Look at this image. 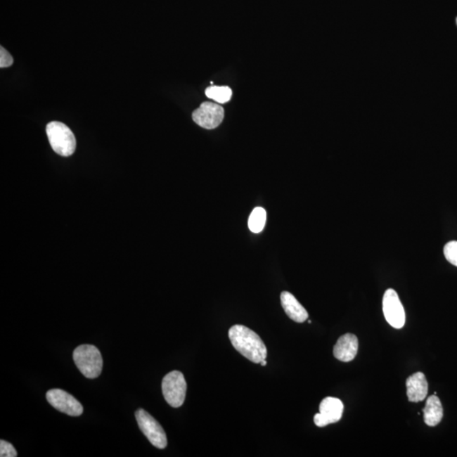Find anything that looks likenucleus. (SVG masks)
<instances>
[{
	"instance_id": "1",
	"label": "nucleus",
	"mask_w": 457,
	"mask_h": 457,
	"mask_svg": "<svg viewBox=\"0 0 457 457\" xmlns=\"http://www.w3.org/2000/svg\"><path fill=\"white\" fill-rule=\"evenodd\" d=\"M232 346L240 354L255 363H261L267 357L268 351L260 336L249 328L236 325L228 330Z\"/></svg>"
},
{
	"instance_id": "2",
	"label": "nucleus",
	"mask_w": 457,
	"mask_h": 457,
	"mask_svg": "<svg viewBox=\"0 0 457 457\" xmlns=\"http://www.w3.org/2000/svg\"><path fill=\"white\" fill-rule=\"evenodd\" d=\"M77 368L87 379H96L101 375L103 357L101 352L93 345H81L73 352Z\"/></svg>"
},
{
	"instance_id": "3",
	"label": "nucleus",
	"mask_w": 457,
	"mask_h": 457,
	"mask_svg": "<svg viewBox=\"0 0 457 457\" xmlns=\"http://www.w3.org/2000/svg\"><path fill=\"white\" fill-rule=\"evenodd\" d=\"M49 142L57 155L63 157L72 155L77 148L76 137L66 124L52 122L46 127Z\"/></svg>"
},
{
	"instance_id": "4",
	"label": "nucleus",
	"mask_w": 457,
	"mask_h": 457,
	"mask_svg": "<svg viewBox=\"0 0 457 457\" xmlns=\"http://www.w3.org/2000/svg\"><path fill=\"white\" fill-rule=\"evenodd\" d=\"M188 385L180 371H172L165 375L162 381V392L169 406L177 408L185 401Z\"/></svg>"
},
{
	"instance_id": "5",
	"label": "nucleus",
	"mask_w": 457,
	"mask_h": 457,
	"mask_svg": "<svg viewBox=\"0 0 457 457\" xmlns=\"http://www.w3.org/2000/svg\"><path fill=\"white\" fill-rule=\"evenodd\" d=\"M135 416L141 431L146 436L153 446L159 449H165L167 446V436H166L163 427L155 418H153L148 411L143 409L137 410Z\"/></svg>"
},
{
	"instance_id": "6",
	"label": "nucleus",
	"mask_w": 457,
	"mask_h": 457,
	"mask_svg": "<svg viewBox=\"0 0 457 457\" xmlns=\"http://www.w3.org/2000/svg\"><path fill=\"white\" fill-rule=\"evenodd\" d=\"M46 398L49 404L61 413L72 417H79L83 413V406L72 394L60 389L49 390Z\"/></svg>"
},
{
	"instance_id": "7",
	"label": "nucleus",
	"mask_w": 457,
	"mask_h": 457,
	"mask_svg": "<svg viewBox=\"0 0 457 457\" xmlns=\"http://www.w3.org/2000/svg\"><path fill=\"white\" fill-rule=\"evenodd\" d=\"M383 311L386 321L394 329H401L404 326L405 310L396 290H386L383 297Z\"/></svg>"
},
{
	"instance_id": "8",
	"label": "nucleus",
	"mask_w": 457,
	"mask_h": 457,
	"mask_svg": "<svg viewBox=\"0 0 457 457\" xmlns=\"http://www.w3.org/2000/svg\"><path fill=\"white\" fill-rule=\"evenodd\" d=\"M224 116L223 107L210 102L202 103L193 113L194 122L207 130L218 127L222 123Z\"/></svg>"
},
{
	"instance_id": "9",
	"label": "nucleus",
	"mask_w": 457,
	"mask_h": 457,
	"mask_svg": "<svg viewBox=\"0 0 457 457\" xmlns=\"http://www.w3.org/2000/svg\"><path fill=\"white\" fill-rule=\"evenodd\" d=\"M344 405L338 398L326 397L320 403L319 413L314 416V423L319 427H326L340 420Z\"/></svg>"
},
{
	"instance_id": "10",
	"label": "nucleus",
	"mask_w": 457,
	"mask_h": 457,
	"mask_svg": "<svg viewBox=\"0 0 457 457\" xmlns=\"http://www.w3.org/2000/svg\"><path fill=\"white\" fill-rule=\"evenodd\" d=\"M359 352V339L353 334H346L338 339L334 347V356L345 363L355 359Z\"/></svg>"
},
{
	"instance_id": "11",
	"label": "nucleus",
	"mask_w": 457,
	"mask_h": 457,
	"mask_svg": "<svg viewBox=\"0 0 457 457\" xmlns=\"http://www.w3.org/2000/svg\"><path fill=\"white\" fill-rule=\"evenodd\" d=\"M406 394L411 402L425 400L429 392V385L426 377L421 372L415 373L406 380Z\"/></svg>"
},
{
	"instance_id": "12",
	"label": "nucleus",
	"mask_w": 457,
	"mask_h": 457,
	"mask_svg": "<svg viewBox=\"0 0 457 457\" xmlns=\"http://www.w3.org/2000/svg\"><path fill=\"white\" fill-rule=\"evenodd\" d=\"M282 307L290 319L297 323L305 322L309 318V314L300 302L292 293L283 292L281 295Z\"/></svg>"
},
{
	"instance_id": "13",
	"label": "nucleus",
	"mask_w": 457,
	"mask_h": 457,
	"mask_svg": "<svg viewBox=\"0 0 457 457\" xmlns=\"http://www.w3.org/2000/svg\"><path fill=\"white\" fill-rule=\"evenodd\" d=\"M425 423L427 426L435 427L442 422L443 418V407L442 401L436 396L427 398L425 408L423 410Z\"/></svg>"
},
{
	"instance_id": "14",
	"label": "nucleus",
	"mask_w": 457,
	"mask_h": 457,
	"mask_svg": "<svg viewBox=\"0 0 457 457\" xmlns=\"http://www.w3.org/2000/svg\"><path fill=\"white\" fill-rule=\"evenodd\" d=\"M267 214L263 207H257L252 212L248 219V227L253 233H260L263 231Z\"/></svg>"
},
{
	"instance_id": "15",
	"label": "nucleus",
	"mask_w": 457,
	"mask_h": 457,
	"mask_svg": "<svg viewBox=\"0 0 457 457\" xmlns=\"http://www.w3.org/2000/svg\"><path fill=\"white\" fill-rule=\"evenodd\" d=\"M206 96L219 103H226L231 101L232 91L228 86H212L205 91Z\"/></svg>"
},
{
	"instance_id": "16",
	"label": "nucleus",
	"mask_w": 457,
	"mask_h": 457,
	"mask_svg": "<svg viewBox=\"0 0 457 457\" xmlns=\"http://www.w3.org/2000/svg\"><path fill=\"white\" fill-rule=\"evenodd\" d=\"M444 255L449 263L457 267V240H451L444 246Z\"/></svg>"
},
{
	"instance_id": "17",
	"label": "nucleus",
	"mask_w": 457,
	"mask_h": 457,
	"mask_svg": "<svg viewBox=\"0 0 457 457\" xmlns=\"http://www.w3.org/2000/svg\"><path fill=\"white\" fill-rule=\"evenodd\" d=\"M0 456L1 457H16L18 451L12 444L6 440L0 442Z\"/></svg>"
},
{
	"instance_id": "18",
	"label": "nucleus",
	"mask_w": 457,
	"mask_h": 457,
	"mask_svg": "<svg viewBox=\"0 0 457 457\" xmlns=\"http://www.w3.org/2000/svg\"><path fill=\"white\" fill-rule=\"evenodd\" d=\"M13 58H12L11 53L1 46V47H0V67H10V66L13 64Z\"/></svg>"
},
{
	"instance_id": "19",
	"label": "nucleus",
	"mask_w": 457,
	"mask_h": 457,
	"mask_svg": "<svg viewBox=\"0 0 457 457\" xmlns=\"http://www.w3.org/2000/svg\"><path fill=\"white\" fill-rule=\"evenodd\" d=\"M266 364H267V361H266V360H264V361H262V363H261V365H262V366H266Z\"/></svg>"
},
{
	"instance_id": "20",
	"label": "nucleus",
	"mask_w": 457,
	"mask_h": 457,
	"mask_svg": "<svg viewBox=\"0 0 457 457\" xmlns=\"http://www.w3.org/2000/svg\"><path fill=\"white\" fill-rule=\"evenodd\" d=\"M456 22H457V20H456Z\"/></svg>"
}]
</instances>
